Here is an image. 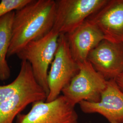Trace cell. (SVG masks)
<instances>
[{
	"label": "cell",
	"mask_w": 123,
	"mask_h": 123,
	"mask_svg": "<svg viewBox=\"0 0 123 123\" xmlns=\"http://www.w3.org/2000/svg\"><path fill=\"white\" fill-rule=\"evenodd\" d=\"M56 11L54 0H31L15 11L7 57L17 55L26 45L53 29Z\"/></svg>",
	"instance_id": "6da1fadb"
},
{
	"label": "cell",
	"mask_w": 123,
	"mask_h": 123,
	"mask_svg": "<svg viewBox=\"0 0 123 123\" xmlns=\"http://www.w3.org/2000/svg\"><path fill=\"white\" fill-rule=\"evenodd\" d=\"M59 36L60 34L53 28L43 37L28 43L17 55L22 61L30 63L36 81L47 96L49 68L56 53Z\"/></svg>",
	"instance_id": "7a4b0ae2"
},
{
	"label": "cell",
	"mask_w": 123,
	"mask_h": 123,
	"mask_svg": "<svg viewBox=\"0 0 123 123\" xmlns=\"http://www.w3.org/2000/svg\"><path fill=\"white\" fill-rule=\"evenodd\" d=\"M79 64L78 73L62 92L68 102L74 107L83 101L99 102L107 84V80L88 60Z\"/></svg>",
	"instance_id": "3957f363"
},
{
	"label": "cell",
	"mask_w": 123,
	"mask_h": 123,
	"mask_svg": "<svg viewBox=\"0 0 123 123\" xmlns=\"http://www.w3.org/2000/svg\"><path fill=\"white\" fill-rule=\"evenodd\" d=\"M79 69V64L71 52L67 35L60 34L57 50L48 73L49 92L46 101L51 102L59 97Z\"/></svg>",
	"instance_id": "277c9868"
},
{
	"label": "cell",
	"mask_w": 123,
	"mask_h": 123,
	"mask_svg": "<svg viewBox=\"0 0 123 123\" xmlns=\"http://www.w3.org/2000/svg\"><path fill=\"white\" fill-rule=\"evenodd\" d=\"M108 0H57L53 28L68 35L84 23L107 2Z\"/></svg>",
	"instance_id": "5b68a950"
},
{
	"label": "cell",
	"mask_w": 123,
	"mask_h": 123,
	"mask_svg": "<svg viewBox=\"0 0 123 123\" xmlns=\"http://www.w3.org/2000/svg\"><path fill=\"white\" fill-rule=\"evenodd\" d=\"M32 105L28 113L18 115L17 123H78L74 106L63 95L51 102L37 101Z\"/></svg>",
	"instance_id": "8992f818"
},
{
	"label": "cell",
	"mask_w": 123,
	"mask_h": 123,
	"mask_svg": "<svg viewBox=\"0 0 123 123\" xmlns=\"http://www.w3.org/2000/svg\"><path fill=\"white\" fill-rule=\"evenodd\" d=\"M88 60L106 80L123 72V43L104 39L91 51Z\"/></svg>",
	"instance_id": "52a82bcc"
},
{
	"label": "cell",
	"mask_w": 123,
	"mask_h": 123,
	"mask_svg": "<svg viewBox=\"0 0 123 123\" xmlns=\"http://www.w3.org/2000/svg\"><path fill=\"white\" fill-rule=\"evenodd\" d=\"M79 105L85 114H101L110 123H123V92L114 79L107 81L99 102L83 101Z\"/></svg>",
	"instance_id": "ba28073f"
},
{
	"label": "cell",
	"mask_w": 123,
	"mask_h": 123,
	"mask_svg": "<svg viewBox=\"0 0 123 123\" xmlns=\"http://www.w3.org/2000/svg\"><path fill=\"white\" fill-rule=\"evenodd\" d=\"M88 19L99 28L105 39L123 43V0H108Z\"/></svg>",
	"instance_id": "9c48e42d"
},
{
	"label": "cell",
	"mask_w": 123,
	"mask_h": 123,
	"mask_svg": "<svg viewBox=\"0 0 123 123\" xmlns=\"http://www.w3.org/2000/svg\"><path fill=\"white\" fill-rule=\"evenodd\" d=\"M67 37L72 56L79 63L88 60L89 53L105 39L99 28L88 19Z\"/></svg>",
	"instance_id": "30bf717a"
},
{
	"label": "cell",
	"mask_w": 123,
	"mask_h": 123,
	"mask_svg": "<svg viewBox=\"0 0 123 123\" xmlns=\"http://www.w3.org/2000/svg\"><path fill=\"white\" fill-rule=\"evenodd\" d=\"M47 94L38 84L18 92L0 103V123H13L15 117L31 104L46 101Z\"/></svg>",
	"instance_id": "8fae6325"
},
{
	"label": "cell",
	"mask_w": 123,
	"mask_h": 123,
	"mask_svg": "<svg viewBox=\"0 0 123 123\" xmlns=\"http://www.w3.org/2000/svg\"><path fill=\"white\" fill-rule=\"evenodd\" d=\"M15 11L0 18V80L5 81L11 76V70L6 60L12 39Z\"/></svg>",
	"instance_id": "7c38bea8"
},
{
	"label": "cell",
	"mask_w": 123,
	"mask_h": 123,
	"mask_svg": "<svg viewBox=\"0 0 123 123\" xmlns=\"http://www.w3.org/2000/svg\"><path fill=\"white\" fill-rule=\"evenodd\" d=\"M38 84L32 72L30 63L22 61L19 73L11 84L0 85V103L13 97L18 92Z\"/></svg>",
	"instance_id": "4fadbf2b"
},
{
	"label": "cell",
	"mask_w": 123,
	"mask_h": 123,
	"mask_svg": "<svg viewBox=\"0 0 123 123\" xmlns=\"http://www.w3.org/2000/svg\"><path fill=\"white\" fill-rule=\"evenodd\" d=\"M31 0H2L0 2V18L25 6Z\"/></svg>",
	"instance_id": "5bb4252c"
},
{
	"label": "cell",
	"mask_w": 123,
	"mask_h": 123,
	"mask_svg": "<svg viewBox=\"0 0 123 123\" xmlns=\"http://www.w3.org/2000/svg\"><path fill=\"white\" fill-rule=\"evenodd\" d=\"M115 81L120 89L123 92V72L115 79Z\"/></svg>",
	"instance_id": "9a60e30c"
},
{
	"label": "cell",
	"mask_w": 123,
	"mask_h": 123,
	"mask_svg": "<svg viewBox=\"0 0 123 123\" xmlns=\"http://www.w3.org/2000/svg\"></svg>",
	"instance_id": "2e32d148"
}]
</instances>
